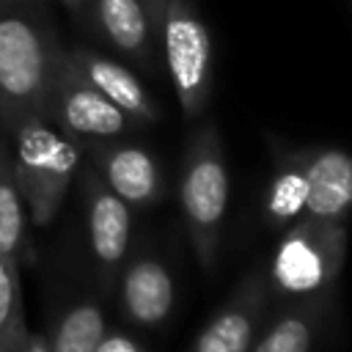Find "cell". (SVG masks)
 Returning <instances> with one entry per match:
<instances>
[{
    "label": "cell",
    "instance_id": "obj_17",
    "mask_svg": "<svg viewBox=\"0 0 352 352\" xmlns=\"http://www.w3.org/2000/svg\"><path fill=\"white\" fill-rule=\"evenodd\" d=\"M104 333L107 322L102 305L91 297H82L58 314L47 341L52 352H94Z\"/></svg>",
    "mask_w": 352,
    "mask_h": 352
},
{
    "label": "cell",
    "instance_id": "obj_19",
    "mask_svg": "<svg viewBox=\"0 0 352 352\" xmlns=\"http://www.w3.org/2000/svg\"><path fill=\"white\" fill-rule=\"evenodd\" d=\"M94 352H148V349L143 344H138L132 336L121 333V330H107Z\"/></svg>",
    "mask_w": 352,
    "mask_h": 352
},
{
    "label": "cell",
    "instance_id": "obj_6",
    "mask_svg": "<svg viewBox=\"0 0 352 352\" xmlns=\"http://www.w3.org/2000/svg\"><path fill=\"white\" fill-rule=\"evenodd\" d=\"M80 198L85 214V236L91 261L99 278V286L113 289L132 245V206L121 201L94 170L91 162H82L80 170Z\"/></svg>",
    "mask_w": 352,
    "mask_h": 352
},
{
    "label": "cell",
    "instance_id": "obj_2",
    "mask_svg": "<svg viewBox=\"0 0 352 352\" xmlns=\"http://www.w3.org/2000/svg\"><path fill=\"white\" fill-rule=\"evenodd\" d=\"M11 160L28 217L44 228L60 212L82 165V143L66 135L47 113H28L8 126Z\"/></svg>",
    "mask_w": 352,
    "mask_h": 352
},
{
    "label": "cell",
    "instance_id": "obj_20",
    "mask_svg": "<svg viewBox=\"0 0 352 352\" xmlns=\"http://www.w3.org/2000/svg\"><path fill=\"white\" fill-rule=\"evenodd\" d=\"M16 352H52V349H50V341H47L44 333H33V330H28V336H25V341L19 344Z\"/></svg>",
    "mask_w": 352,
    "mask_h": 352
},
{
    "label": "cell",
    "instance_id": "obj_4",
    "mask_svg": "<svg viewBox=\"0 0 352 352\" xmlns=\"http://www.w3.org/2000/svg\"><path fill=\"white\" fill-rule=\"evenodd\" d=\"M346 258V223L300 217L270 256L264 270L270 297L305 300L330 297Z\"/></svg>",
    "mask_w": 352,
    "mask_h": 352
},
{
    "label": "cell",
    "instance_id": "obj_16",
    "mask_svg": "<svg viewBox=\"0 0 352 352\" xmlns=\"http://www.w3.org/2000/svg\"><path fill=\"white\" fill-rule=\"evenodd\" d=\"M28 206L22 201L14 160H11V138L0 124V253L16 261H28L33 256L30 234H28Z\"/></svg>",
    "mask_w": 352,
    "mask_h": 352
},
{
    "label": "cell",
    "instance_id": "obj_8",
    "mask_svg": "<svg viewBox=\"0 0 352 352\" xmlns=\"http://www.w3.org/2000/svg\"><path fill=\"white\" fill-rule=\"evenodd\" d=\"M162 6L165 0H88L82 28L124 60L154 74Z\"/></svg>",
    "mask_w": 352,
    "mask_h": 352
},
{
    "label": "cell",
    "instance_id": "obj_11",
    "mask_svg": "<svg viewBox=\"0 0 352 352\" xmlns=\"http://www.w3.org/2000/svg\"><path fill=\"white\" fill-rule=\"evenodd\" d=\"M69 60L77 66V72L118 110H124L138 126L157 124L162 110L157 99L148 94V88L140 82V77L118 58L104 55L94 47H66Z\"/></svg>",
    "mask_w": 352,
    "mask_h": 352
},
{
    "label": "cell",
    "instance_id": "obj_13",
    "mask_svg": "<svg viewBox=\"0 0 352 352\" xmlns=\"http://www.w3.org/2000/svg\"><path fill=\"white\" fill-rule=\"evenodd\" d=\"M308 201L305 217L319 220H344L352 212V154L336 146H308L300 148Z\"/></svg>",
    "mask_w": 352,
    "mask_h": 352
},
{
    "label": "cell",
    "instance_id": "obj_9",
    "mask_svg": "<svg viewBox=\"0 0 352 352\" xmlns=\"http://www.w3.org/2000/svg\"><path fill=\"white\" fill-rule=\"evenodd\" d=\"M270 286L264 270H248L231 297L201 327L187 352H250L270 311Z\"/></svg>",
    "mask_w": 352,
    "mask_h": 352
},
{
    "label": "cell",
    "instance_id": "obj_18",
    "mask_svg": "<svg viewBox=\"0 0 352 352\" xmlns=\"http://www.w3.org/2000/svg\"><path fill=\"white\" fill-rule=\"evenodd\" d=\"M28 336L19 261L0 253V352H16Z\"/></svg>",
    "mask_w": 352,
    "mask_h": 352
},
{
    "label": "cell",
    "instance_id": "obj_10",
    "mask_svg": "<svg viewBox=\"0 0 352 352\" xmlns=\"http://www.w3.org/2000/svg\"><path fill=\"white\" fill-rule=\"evenodd\" d=\"M82 154L102 176V182L132 209H148L160 204L165 192V176L157 157L126 138L94 140L82 146Z\"/></svg>",
    "mask_w": 352,
    "mask_h": 352
},
{
    "label": "cell",
    "instance_id": "obj_7",
    "mask_svg": "<svg viewBox=\"0 0 352 352\" xmlns=\"http://www.w3.org/2000/svg\"><path fill=\"white\" fill-rule=\"evenodd\" d=\"M66 135L74 140L94 143V140H110V138H126L135 129H140L124 110H118L110 99H104L69 60L63 50V60L55 77V85L47 99L44 110Z\"/></svg>",
    "mask_w": 352,
    "mask_h": 352
},
{
    "label": "cell",
    "instance_id": "obj_15",
    "mask_svg": "<svg viewBox=\"0 0 352 352\" xmlns=\"http://www.w3.org/2000/svg\"><path fill=\"white\" fill-rule=\"evenodd\" d=\"M308 201V179L300 148H280L275 157V170L264 190V223L270 228H289L300 217H305Z\"/></svg>",
    "mask_w": 352,
    "mask_h": 352
},
{
    "label": "cell",
    "instance_id": "obj_1",
    "mask_svg": "<svg viewBox=\"0 0 352 352\" xmlns=\"http://www.w3.org/2000/svg\"><path fill=\"white\" fill-rule=\"evenodd\" d=\"M63 44L50 3L0 0V124L8 129L28 113H44Z\"/></svg>",
    "mask_w": 352,
    "mask_h": 352
},
{
    "label": "cell",
    "instance_id": "obj_12",
    "mask_svg": "<svg viewBox=\"0 0 352 352\" xmlns=\"http://www.w3.org/2000/svg\"><path fill=\"white\" fill-rule=\"evenodd\" d=\"M116 280H118L121 311L132 324L157 327L170 316L176 289L170 270L160 256L148 250L126 256Z\"/></svg>",
    "mask_w": 352,
    "mask_h": 352
},
{
    "label": "cell",
    "instance_id": "obj_21",
    "mask_svg": "<svg viewBox=\"0 0 352 352\" xmlns=\"http://www.w3.org/2000/svg\"><path fill=\"white\" fill-rule=\"evenodd\" d=\"M60 3V8L74 19V22H80L82 25V16H85V6H88V0H58Z\"/></svg>",
    "mask_w": 352,
    "mask_h": 352
},
{
    "label": "cell",
    "instance_id": "obj_22",
    "mask_svg": "<svg viewBox=\"0 0 352 352\" xmlns=\"http://www.w3.org/2000/svg\"><path fill=\"white\" fill-rule=\"evenodd\" d=\"M36 3H47V0H36Z\"/></svg>",
    "mask_w": 352,
    "mask_h": 352
},
{
    "label": "cell",
    "instance_id": "obj_3",
    "mask_svg": "<svg viewBox=\"0 0 352 352\" xmlns=\"http://www.w3.org/2000/svg\"><path fill=\"white\" fill-rule=\"evenodd\" d=\"M179 206L198 264L212 270L220 256L228 209V165L214 121H204L192 129L184 146L179 168Z\"/></svg>",
    "mask_w": 352,
    "mask_h": 352
},
{
    "label": "cell",
    "instance_id": "obj_14",
    "mask_svg": "<svg viewBox=\"0 0 352 352\" xmlns=\"http://www.w3.org/2000/svg\"><path fill=\"white\" fill-rule=\"evenodd\" d=\"M330 297L292 300L267 327L258 330L250 352H314L324 327Z\"/></svg>",
    "mask_w": 352,
    "mask_h": 352
},
{
    "label": "cell",
    "instance_id": "obj_5",
    "mask_svg": "<svg viewBox=\"0 0 352 352\" xmlns=\"http://www.w3.org/2000/svg\"><path fill=\"white\" fill-rule=\"evenodd\" d=\"M160 52L184 118L204 116L212 96V33L195 0H165L160 19Z\"/></svg>",
    "mask_w": 352,
    "mask_h": 352
}]
</instances>
